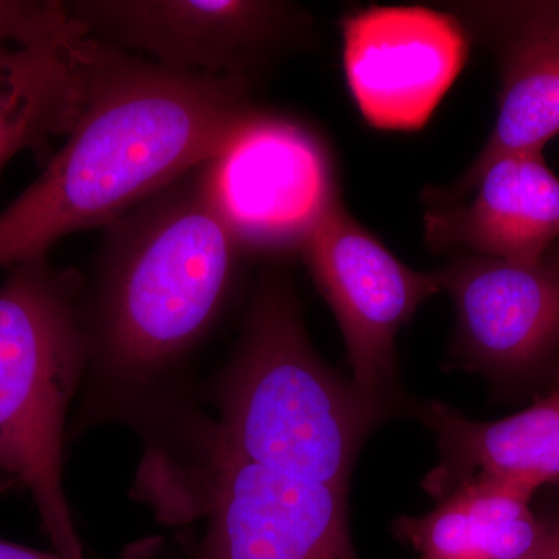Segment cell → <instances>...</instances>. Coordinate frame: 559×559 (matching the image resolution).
I'll list each match as a JSON object with an SVG mask.
<instances>
[{"label": "cell", "instance_id": "obj_2", "mask_svg": "<svg viewBox=\"0 0 559 559\" xmlns=\"http://www.w3.org/2000/svg\"><path fill=\"white\" fill-rule=\"evenodd\" d=\"M257 112L246 76L175 72L109 47L64 145L0 210V270L105 229L216 159Z\"/></svg>", "mask_w": 559, "mask_h": 559}, {"label": "cell", "instance_id": "obj_17", "mask_svg": "<svg viewBox=\"0 0 559 559\" xmlns=\"http://www.w3.org/2000/svg\"><path fill=\"white\" fill-rule=\"evenodd\" d=\"M538 509L546 520L547 535L535 559H559V499L546 500Z\"/></svg>", "mask_w": 559, "mask_h": 559}, {"label": "cell", "instance_id": "obj_20", "mask_svg": "<svg viewBox=\"0 0 559 559\" xmlns=\"http://www.w3.org/2000/svg\"><path fill=\"white\" fill-rule=\"evenodd\" d=\"M551 388L559 389V360L555 367L554 374H551Z\"/></svg>", "mask_w": 559, "mask_h": 559}, {"label": "cell", "instance_id": "obj_7", "mask_svg": "<svg viewBox=\"0 0 559 559\" xmlns=\"http://www.w3.org/2000/svg\"><path fill=\"white\" fill-rule=\"evenodd\" d=\"M69 16L92 40L175 72L246 76L296 43L308 20L264 0H70Z\"/></svg>", "mask_w": 559, "mask_h": 559}, {"label": "cell", "instance_id": "obj_12", "mask_svg": "<svg viewBox=\"0 0 559 559\" xmlns=\"http://www.w3.org/2000/svg\"><path fill=\"white\" fill-rule=\"evenodd\" d=\"M433 249L533 263L559 242V178L543 151L488 165L457 202L433 200L425 215Z\"/></svg>", "mask_w": 559, "mask_h": 559}, {"label": "cell", "instance_id": "obj_6", "mask_svg": "<svg viewBox=\"0 0 559 559\" xmlns=\"http://www.w3.org/2000/svg\"><path fill=\"white\" fill-rule=\"evenodd\" d=\"M340 325L352 381L371 399L409 407L401 390L395 341L418 308L440 293L432 272L412 270L336 198L300 250Z\"/></svg>", "mask_w": 559, "mask_h": 559}, {"label": "cell", "instance_id": "obj_16", "mask_svg": "<svg viewBox=\"0 0 559 559\" xmlns=\"http://www.w3.org/2000/svg\"><path fill=\"white\" fill-rule=\"evenodd\" d=\"M75 25L58 0H0V47L55 38Z\"/></svg>", "mask_w": 559, "mask_h": 559}, {"label": "cell", "instance_id": "obj_4", "mask_svg": "<svg viewBox=\"0 0 559 559\" xmlns=\"http://www.w3.org/2000/svg\"><path fill=\"white\" fill-rule=\"evenodd\" d=\"M83 275L49 255L0 283V474L31 495L53 550L84 558L64 487L70 411L86 373Z\"/></svg>", "mask_w": 559, "mask_h": 559}, {"label": "cell", "instance_id": "obj_5", "mask_svg": "<svg viewBox=\"0 0 559 559\" xmlns=\"http://www.w3.org/2000/svg\"><path fill=\"white\" fill-rule=\"evenodd\" d=\"M348 496L241 460L210 459L173 524L204 520L191 559H359Z\"/></svg>", "mask_w": 559, "mask_h": 559}, {"label": "cell", "instance_id": "obj_3", "mask_svg": "<svg viewBox=\"0 0 559 559\" xmlns=\"http://www.w3.org/2000/svg\"><path fill=\"white\" fill-rule=\"evenodd\" d=\"M201 400L215 415L190 479L207 460L230 459L345 492L364 444L406 409L371 399L323 360L296 289L275 274L257 285L240 336Z\"/></svg>", "mask_w": 559, "mask_h": 559}, {"label": "cell", "instance_id": "obj_1", "mask_svg": "<svg viewBox=\"0 0 559 559\" xmlns=\"http://www.w3.org/2000/svg\"><path fill=\"white\" fill-rule=\"evenodd\" d=\"M209 164L106 226L83 277L87 364L68 443L124 426L145 444L146 476L178 469L207 418L194 366L242 253L216 205Z\"/></svg>", "mask_w": 559, "mask_h": 559}, {"label": "cell", "instance_id": "obj_15", "mask_svg": "<svg viewBox=\"0 0 559 559\" xmlns=\"http://www.w3.org/2000/svg\"><path fill=\"white\" fill-rule=\"evenodd\" d=\"M535 496L516 481L476 474L429 513L396 516L390 532L418 559H535L547 535Z\"/></svg>", "mask_w": 559, "mask_h": 559}, {"label": "cell", "instance_id": "obj_9", "mask_svg": "<svg viewBox=\"0 0 559 559\" xmlns=\"http://www.w3.org/2000/svg\"><path fill=\"white\" fill-rule=\"evenodd\" d=\"M209 171L216 205L241 252H300L340 198L322 143L300 124L260 110Z\"/></svg>", "mask_w": 559, "mask_h": 559}, {"label": "cell", "instance_id": "obj_11", "mask_svg": "<svg viewBox=\"0 0 559 559\" xmlns=\"http://www.w3.org/2000/svg\"><path fill=\"white\" fill-rule=\"evenodd\" d=\"M471 28L500 53L499 112L468 171L441 201H459L499 157L543 151L559 134V2L469 3L457 7Z\"/></svg>", "mask_w": 559, "mask_h": 559}, {"label": "cell", "instance_id": "obj_18", "mask_svg": "<svg viewBox=\"0 0 559 559\" xmlns=\"http://www.w3.org/2000/svg\"><path fill=\"white\" fill-rule=\"evenodd\" d=\"M0 559H73L58 554V551H44L32 549V547L22 546V544L11 543L0 538Z\"/></svg>", "mask_w": 559, "mask_h": 559}, {"label": "cell", "instance_id": "obj_19", "mask_svg": "<svg viewBox=\"0 0 559 559\" xmlns=\"http://www.w3.org/2000/svg\"><path fill=\"white\" fill-rule=\"evenodd\" d=\"M17 485L14 484L13 480H10L9 477L3 476V474H0V495H3V492L13 491V489H16Z\"/></svg>", "mask_w": 559, "mask_h": 559}, {"label": "cell", "instance_id": "obj_10", "mask_svg": "<svg viewBox=\"0 0 559 559\" xmlns=\"http://www.w3.org/2000/svg\"><path fill=\"white\" fill-rule=\"evenodd\" d=\"M466 53L459 17L425 7H370L344 21L348 87L378 130H419L457 79Z\"/></svg>", "mask_w": 559, "mask_h": 559}, {"label": "cell", "instance_id": "obj_8", "mask_svg": "<svg viewBox=\"0 0 559 559\" xmlns=\"http://www.w3.org/2000/svg\"><path fill=\"white\" fill-rule=\"evenodd\" d=\"M455 308L452 359L498 389H518L559 360V259L463 253L432 272Z\"/></svg>", "mask_w": 559, "mask_h": 559}, {"label": "cell", "instance_id": "obj_13", "mask_svg": "<svg viewBox=\"0 0 559 559\" xmlns=\"http://www.w3.org/2000/svg\"><path fill=\"white\" fill-rule=\"evenodd\" d=\"M108 51L76 22L55 38L0 47V173L22 153L47 159L51 142L68 138Z\"/></svg>", "mask_w": 559, "mask_h": 559}, {"label": "cell", "instance_id": "obj_14", "mask_svg": "<svg viewBox=\"0 0 559 559\" xmlns=\"http://www.w3.org/2000/svg\"><path fill=\"white\" fill-rule=\"evenodd\" d=\"M436 436L440 460L423 479L433 502L476 474L503 477L530 491L559 481V389L510 417L480 421L439 400L415 406Z\"/></svg>", "mask_w": 559, "mask_h": 559}]
</instances>
